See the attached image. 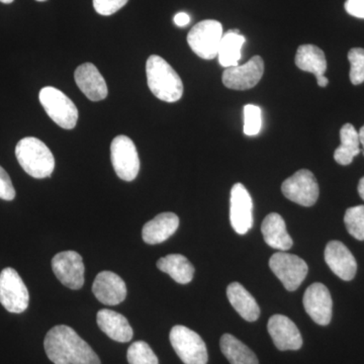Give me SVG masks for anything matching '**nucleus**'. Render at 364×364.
<instances>
[{"mask_svg": "<svg viewBox=\"0 0 364 364\" xmlns=\"http://www.w3.org/2000/svg\"><path fill=\"white\" fill-rule=\"evenodd\" d=\"M44 347L54 364H102L90 345L69 326L52 328L46 335Z\"/></svg>", "mask_w": 364, "mask_h": 364, "instance_id": "obj_1", "label": "nucleus"}, {"mask_svg": "<svg viewBox=\"0 0 364 364\" xmlns=\"http://www.w3.org/2000/svg\"><path fill=\"white\" fill-rule=\"evenodd\" d=\"M147 83L151 92L165 102H176L183 95V83L177 72L158 55H152L146 64Z\"/></svg>", "mask_w": 364, "mask_h": 364, "instance_id": "obj_2", "label": "nucleus"}, {"mask_svg": "<svg viewBox=\"0 0 364 364\" xmlns=\"http://www.w3.org/2000/svg\"><path fill=\"white\" fill-rule=\"evenodd\" d=\"M16 156L21 168L33 178L50 177L54 171V155L43 141L35 136L21 139L16 147Z\"/></svg>", "mask_w": 364, "mask_h": 364, "instance_id": "obj_3", "label": "nucleus"}, {"mask_svg": "<svg viewBox=\"0 0 364 364\" xmlns=\"http://www.w3.org/2000/svg\"><path fill=\"white\" fill-rule=\"evenodd\" d=\"M39 100L54 123L65 130L75 128L78 121V109L65 93L58 88L46 86L40 91Z\"/></svg>", "mask_w": 364, "mask_h": 364, "instance_id": "obj_4", "label": "nucleus"}, {"mask_svg": "<svg viewBox=\"0 0 364 364\" xmlns=\"http://www.w3.org/2000/svg\"><path fill=\"white\" fill-rule=\"evenodd\" d=\"M174 351L184 364H207L208 349L202 337L186 327L177 325L172 328L169 335Z\"/></svg>", "mask_w": 364, "mask_h": 364, "instance_id": "obj_5", "label": "nucleus"}, {"mask_svg": "<svg viewBox=\"0 0 364 364\" xmlns=\"http://www.w3.org/2000/svg\"><path fill=\"white\" fill-rule=\"evenodd\" d=\"M224 33L220 21L205 20L196 23L188 35L191 49L200 58L213 60L218 57Z\"/></svg>", "mask_w": 364, "mask_h": 364, "instance_id": "obj_6", "label": "nucleus"}, {"mask_svg": "<svg viewBox=\"0 0 364 364\" xmlns=\"http://www.w3.org/2000/svg\"><path fill=\"white\" fill-rule=\"evenodd\" d=\"M30 303L28 287L16 269L6 267L0 273V304L9 313L25 312Z\"/></svg>", "mask_w": 364, "mask_h": 364, "instance_id": "obj_7", "label": "nucleus"}, {"mask_svg": "<svg viewBox=\"0 0 364 364\" xmlns=\"http://www.w3.org/2000/svg\"><path fill=\"white\" fill-rule=\"evenodd\" d=\"M269 267L289 291L298 289L309 272L305 261L284 251L273 254L269 259Z\"/></svg>", "mask_w": 364, "mask_h": 364, "instance_id": "obj_8", "label": "nucleus"}, {"mask_svg": "<svg viewBox=\"0 0 364 364\" xmlns=\"http://www.w3.org/2000/svg\"><path fill=\"white\" fill-rule=\"evenodd\" d=\"M112 166L119 178L133 181L140 170V159L135 144L129 136L119 135L112 140L111 145Z\"/></svg>", "mask_w": 364, "mask_h": 364, "instance_id": "obj_9", "label": "nucleus"}, {"mask_svg": "<svg viewBox=\"0 0 364 364\" xmlns=\"http://www.w3.org/2000/svg\"><path fill=\"white\" fill-rule=\"evenodd\" d=\"M282 191L287 198L303 207H312L318 198L317 179L310 170L301 169L289 177L282 186Z\"/></svg>", "mask_w": 364, "mask_h": 364, "instance_id": "obj_10", "label": "nucleus"}, {"mask_svg": "<svg viewBox=\"0 0 364 364\" xmlns=\"http://www.w3.org/2000/svg\"><path fill=\"white\" fill-rule=\"evenodd\" d=\"M52 268L63 286L77 291L85 284V267L82 257L75 251H63L54 256Z\"/></svg>", "mask_w": 364, "mask_h": 364, "instance_id": "obj_11", "label": "nucleus"}, {"mask_svg": "<svg viewBox=\"0 0 364 364\" xmlns=\"http://www.w3.org/2000/svg\"><path fill=\"white\" fill-rule=\"evenodd\" d=\"M264 73V62L260 56H254L243 65L226 68L223 83L233 90H247L258 85Z\"/></svg>", "mask_w": 364, "mask_h": 364, "instance_id": "obj_12", "label": "nucleus"}, {"mask_svg": "<svg viewBox=\"0 0 364 364\" xmlns=\"http://www.w3.org/2000/svg\"><path fill=\"white\" fill-rule=\"evenodd\" d=\"M230 222L234 231L245 235L253 226V202L242 183L234 184L230 198Z\"/></svg>", "mask_w": 364, "mask_h": 364, "instance_id": "obj_13", "label": "nucleus"}, {"mask_svg": "<svg viewBox=\"0 0 364 364\" xmlns=\"http://www.w3.org/2000/svg\"><path fill=\"white\" fill-rule=\"evenodd\" d=\"M306 314L318 325L327 326L332 318L333 301L329 289L320 282L306 289L303 299Z\"/></svg>", "mask_w": 364, "mask_h": 364, "instance_id": "obj_14", "label": "nucleus"}, {"mask_svg": "<svg viewBox=\"0 0 364 364\" xmlns=\"http://www.w3.org/2000/svg\"><path fill=\"white\" fill-rule=\"evenodd\" d=\"M267 329L273 343L280 351L299 350L303 346L301 332L287 316H272L268 321Z\"/></svg>", "mask_w": 364, "mask_h": 364, "instance_id": "obj_15", "label": "nucleus"}, {"mask_svg": "<svg viewBox=\"0 0 364 364\" xmlns=\"http://www.w3.org/2000/svg\"><path fill=\"white\" fill-rule=\"evenodd\" d=\"M325 261L337 277L350 282L358 272V263L353 254L340 241H331L325 249Z\"/></svg>", "mask_w": 364, "mask_h": 364, "instance_id": "obj_16", "label": "nucleus"}, {"mask_svg": "<svg viewBox=\"0 0 364 364\" xmlns=\"http://www.w3.org/2000/svg\"><path fill=\"white\" fill-rule=\"evenodd\" d=\"M95 298L107 306H117L127 298V286L123 279L112 272L98 273L92 284Z\"/></svg>", "mask_w": 364, "mask_h": 364, "instance_id": "obj_17", "label": "nucleus"}, {"mask_svg": "<svg viewBox=\"0 0 364 364\" xmlns=\"http://www.w3.org/2000/svg\"><path fill=\"white\" fill-rule=\"evenodd\" d=\"M76 85L91 102H100L107 98V82L97 66L92 63H85L78 66L74 73Z\"/></svg>", "mask_w": 364, "mask_h": 364, "instance_id": "obj_18", "label": "nucleus"}, {"mask_svg": "<svg viewBox=\"0 0 364 364\" xmlns=\"http://www.w3.org/2000/svg\"><path fill=\"white\" fill-rule=\"evenodd\" d=\"M296 65L299 69L310 72L317 78L318 85L326 87L329 80L325 76L327 70V60L325 53L315 45H301L296 54Z\"/></svg>", "mask_w": 364, "mask_h": 364, "instance_id": "obj_19", "label": "nucleus"}, {"mask_svg": "<svg viewBox=\"0 0 364 364\" xmlns=\"http://www.w3.org/2000/svg\"><path fill=\"white\" fill-rule=\"evenodd\" d=\"M178 226L179 218L174 213H162L144 225L143 240L150 245L163 243L176 233Z\"/></svg>", "mask_w": 364, "mask_h": 364, "instance_id": "obj_20", "label": "nucleus"}, {"mask_svg": "<svg viewBox=\"0 0 364 364\" xmlns=\"http://www.w3.org/2000/svg\"><path fill=\"white\" fill-rule=\"evenodd\" d=\"M97 320L100 330L114 341L126 343L133 338L130 323L122 314L104 309L97 313Z\"/></svg>", "mask_w": 364, "mask_h": 364, "instance_id": "obj_21", "label": "nucleus"}, {"mask_svg": "<svg viewBox=\"0 0 364 364\" xmlns=\"http://www.w3.org/2000/svg\"><path fill=\"white\" fill-rule=\"evenodd\" d=\"M263 238L270 247L279 251L289 250L293 247V239L287 233L286 222L282 215L272 213L265 218L261 226Z\"/></svg>", "mask_w": 364, "mask_h": 364, "instance_id": "obj_22", "label": "nucleus"}, {"mask_svg": "<svg viewBox=\"0 0 364 364\" xmlns=\"http://www.w3.org/2000/svg\"><path fill=\"white\" fill-rule=\"evenodd\" d=\"M227 296L237 313L247 322H255L260 315L257 301L239 282H232L227 287Z\"/></svg>", "mask_w": 364, "mask_h": 364, "instance_id": "obj_23", "label": "nucleus"}, {"mask_svg": "<svg viewBox=\"0 0 364 364\" xmlns=\"http://www.w3.org/2000/svg\"><path fill=\"white\" fill-rule=\"evenodd\" d=\"M158 269L167 273L177 284H189L195 275V267L186 256L170 254L157 261Z\"/></svg>", "mask_w": 364, "mask_h": 364, "instance_id": "obj_24", "label": "nucleus"}, {"mask_svg": "<svg viewBox=\"0 0 364 364\" xmlns=\"http://www.w3.org/2000/svg\"><path fill=\"white\" fill-rule=\"evenodd\" d=\"M341 144L334 152L335 161L340 165L351 164L354 157L360 153V140L359 134L353 124H345L340 130Z\"/></svg>", "mask_w": 364, "mask_h": 364, "instance_id": "obj_25", "label": "nucleus"}, {"mask_svg": "<svg viewBox=\"0 0 364 364\" xmlns=\"http://www.w3.org/2000/svg\"><path fill=\"white\" fill-rule=\"evenodd\" d=\"M245 37L240 35L239 30H230L224 33L218 53L221 66L230 68L239 65L242 57V48L245 44Z\"/></svg>", "mask_w": 364, "mask_h": 364, "instance_id": "obj_26", "label": "nucleus"}, {"mask_svg": "<svg viewBox=\"0 0 364 364\" xmlns=\"http://www.w3.org/2000/svg\"><path fill=\"white\" fill-rule=\"evenodd\" d=\"M220 346L231 364H259L255 353L233 335H223Z\"/></svg>", "mask_w": 364, "mask_h": 364, "instance_id": "obj_27", "label": "nucleus"}, {"mask_svg": "<svg viewBox=\"0 0 364 364\" xmlns=\"http://www.w3.org/2000/svg\"><path fill=\"white\" fill-rule=\"evenodd\" d=\"M344 223L352 237L364 241V205L349 208L345 213Z\"/></svg>", "mask_w": 364, "mask_h": 364, "instance_id": "obj_28", "label": "nucleus"}, {"mask_svg": "<svg viewBox=\"0 0 364 364\" xmlns=\"http://www.w3.org/2000/svg\"><path fill=\"white\" fill-rule=\"evenodd\" d=\"M129 364H159L156 354L144 341L134 342L127 352Z\"/></svg>", "mask_w": 364, "mask_h": 364, "instance_id": "obj_29", "label": "nucleus"}, {"mask_svg": "<svg viewBox=\"0 0 364 364\" xmlns=\"http://www.w3.org/2000/svg\"><path fill=\"white\" fill-rule=\"evenodd\" d=\"M262 112L257 105H247L244 107V134L247 136H256L260 133L262 126Z\"/></svg>", "mask_w": 364, "mask_h": 364, "instance_id": "obj_30", "label": "nucleus"}, {"mask_svg": "<svg viewBox=\"0 0 364 364\" xmlns=\"http://www.w3.org/2000/svg\"><path fill=\"white\" fill-rule=\"evenodd\" d=\"M350 62V73L349 77L352 85H359L364 82V49L353 48L348 53Z\"/></svg>", "mask_w": 364, "mask_h": 364, "instance_id": "obj_31", "label": "nucleus"}, {"mask_svg": "<svg viewBox=\"0 0 364 364\" xmlns=\"http://www.w3.org/2000/svg\"><path fill=\"white\" fill-rule=\"evenodd\" d=\"M129 0H93V7L100 16H109L123 9Z\"/></svg>", "mask_w": 364, "mask_h": 364, "instance_id": "obj_32", "label": "nucleus"}, {"mask_svg": "<svg viewBox=\"0 0 364 364\" xmlns=\"http://www.w3.org/2000/svg\"><path fill=\"white\" fill-rule=\"evenodd\" d=\"M14 198H16V189L14 188L13 181L6 170L0 166V198L9 202L14 200Z\"/></svg>", "mask_w": 364, "mask_h": 364, "instance_id": "obj_33", "label": "nucleus"}, {"mask_svg": "<svg viewBox=\"0 0 364 364\" xmlns=\"http://www.w3.org/2000/svg\"><path fill=\"white\" fill-rule=\"evenodd\" d=\"M345 11L352 16L364 20V0H346Z\"/></svg>", "mask_w": 364, "mask_h": 364, "instance_id": "obj_34", "label": "nucleus"}, {"mask_svg": "<svg viewBox=\"0 0 364 364\" xmlns=\"http://www.w3.org/2000/svg\"><path fill=\"white\" fill-rule=\"evenodd\" d=\"M174 23L176 26L183 28V26H188L191 23V16L186 13H178L174 16Z\"/></svg>", "mask_w": 364, "mask_h": 364, "instance_id": "obj_35", "label": "nucleus"}, {"mask_svg": "<svg viewBox=\"0 0 364 364\" xmlns=\"http://www.w3.org/2000/svg\"><path fill=\"white\" fill-rule=\"evenodd\" d=\"M358 191L359 196H360V198L364 200V176L360 179V181H359Z\"/></svg>", "mask_w": 364, "mask_h": 364, "instance_id": "obj_36", "label": "nucleus"}, {"mask_svg": "<svg viewBox=\"0 0 364 364\" xmlns=\"http://www.w3.org/2000/svg\"><path fill=\"white\" fill-rule=\"evenodd\" d=\"M359 134V140H360V146L363 149V155H364V126L361 127L360 130L358 132Z\"/></svg>", "mask_w": 364, "mask_h": 364, "instance_id": "obj_37", "label": "nucleus"}, {"mask_svg": "<svg viewBox=\"0 0 364 364\" xmlns=\"http://www.w3.org/2000/svg\"><path fill=\"white\" fill-rule=\"evenodd\" d=\"M14 0H0V2H2V4H11V2H14Z\"/></svg>", "mask_w": 364, "mask_h": 364, "instance_id": "obj_38", "label": "nucleus"}, {"mask_svg": "<svg viewBox=\"0 0 364 364\" xmlns=\"http://www.w3.org/2000/svg\"><path fill=\"white\" fill-rule=\"evenodd\" d=\"M37 1H46V0H37Z\"/></svg>", "mask_w": 364, "mask_h": 364, "instance_id": "obj_39", "label": "nucleus"}]
</instances>
